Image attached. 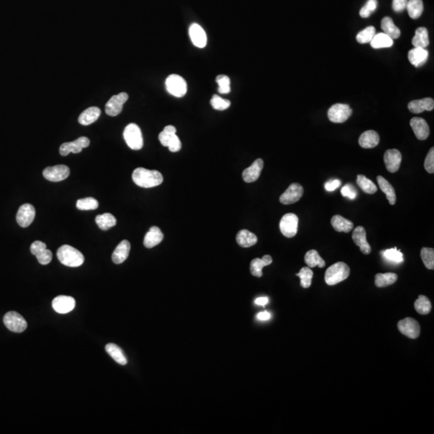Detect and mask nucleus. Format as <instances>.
Masks as SVG:
<instances>
[{
    "label": "nucleus",
    "instance_id": "nucleus-1",
    "mask_svg": "<svg viewBox=\"0 0 434 434\" xmlns=\"http://www.w3.org/2000/svg\"><path fill=\"white\" fill-rule=\"evenodd\" d=\"M132 179L136 185L144 188L159 186L163 182V177L159 171L143 167L135 169L132 174Z\"/></svg>",
    "mask_w": 434,
    "mask_h": 434
},
{
    "label": "nucleus",
    "instance_id": "nucleus-2",
    "mask_svg": "<svg viewBox=\"0 0 434 434\" xmlns=\"http://www.w3.org/2000/svg\"><path fill=\"white\" fill-rule=\"evenodd\" d=\"M57 255L61 264L69 267H79L84 263V257L82 253L70 245H65L60 247Z\"/></svg>",
    "mask_w": 434,
    "mask_h": 434
},
{
    "label": "nucleus",
    "instance_id": "nucleus-3",
    "mask_svg": "<svg viewBox=\"0 0 434 434\" xmlns=\"http://www.w3.org/2000/svg\"><path fill=\"white\" fill-rule=\"evenodd\" d=\"M349 274V266L344 262H337L327 269L325 274V281L328 286H334L346 280Z\"/></svg>",
    "mask_w": 434,
    "mask_h": 434
},
{
    "label": "nucleus",
    "instance_id": "nucleus-4",
    "mask_svg": "<svg viewBox=\"0 0 434 434\" xmlns=\"http://www.w3.org/2000/svg\"><path fill=\"white\" fill-rule=\"evenodd\" d=\"M123 136L129 148L135 151H139L143 148V135L139 125L135 123L129 124L124 129Z\"/></svg>",
    "mask_w": 434,
    "mask_h": 434
},
{
    "label": "nucleus",
    "instance_id": "nucleus-5",
    "mask_svg": "<svg viewBox=\"0 0 434 434\" xmlns=\"http://www.w3.org/2000/svg\"><path fill=\"white\" fill-rule=\"evenodd\" d=\"M166 89L169 94L176 98H182L188 90L186 80L182 76L177 74H171L166 78Z\"/></svg>",
    "mask_w": 434,
    "mask_h": 434
},
{
    "label": "nucleus",
    "instance_id": "nucleus-6",
    "mask_svg": "<svg viewBox=\"0 0 434 434\" xmlns=\"http://www.w3.org/2000/svg\"><path fill=\"white\" fill-rule=\"evenodd\" d=\"M352 114V108L346 104H334L327 112L329 120L334 123H343Z\"/></svg>",
    "mask_w": 434,
    "mask_h": 434
},
{
    "label": "nucleus",
    "instance_id": "nucleus-7",
    "mask_svg": "<svg viewBox=\"0 0 434 434\" xmlns=\"http://www.w3.org/2000/svg\"><path fill=\"white\" fill-rule=\"evenodd\" d=\"M4 323L7 328L12 332H23L28 327L25 319L16 311H10L4 315Z\"/></svg>",
    "mask_w": 434,
    "mask_h": 434
},
{
    "label": "nucleus",
    "instance_id": "nucleus-8",
    "mask_svg": "<svg viewBox=\"0 0 434 434\" xmlns=\"http://www.w3.org/2000/svg\"><path fill=\"white\" fill-rule=\"evenodd\" d=\"M297 226H298V217L293 213H287L282 216L280 221V230L281 233L288 238L296 236L297 233Z\"/></svg>",
    "mask_w": 434,
    "mask_h": 434
},
{
    "label": "nucleus",
    "instance_id": "nucleus-9",
    "mask_svg": "<svg viewBox=\"0 0 434 434\" xmlns=\"http://www.w3.org/2000/svg\"><path fill=\"white\" fill-rule=\"evenodd\" d=\"M398 330L405 336L409 338H417L420 335V327L418 322L413 318H405L398 322L397 324Z\"/></svg>",
    "mask_w": 434,
    "mask_h": 434
},
{
    "label": "nucleus",
    "instance_id": "nucleus-10",
    "mask_svg": "<svg viewBox=\"0 0 434 434\" xmlns=\"http://www.w3.org/2000/svg\"><path fill=\"white\" fill-rule=\"evenodd\" d=\"M70 170L65 165H56L49 166L44 170L43 176L46 180L52 182H60L68 178Z\"/></svg>",
    "mask_w": 434,
    "mask_h": 434
},
{
    "label": "nucleus",
    "instance_id": "nucleus-11",
    "mask_svg": "<svg viewBox=\"0 0 434 434\" xmlns=\"http://www.w3.org/2000/svg\"><path fill=\"white\" fill-rule=\"evenodd\" d=\"M128 98L129 96L126 93H121L112 97L106 105V114L111 117L118 115L122 111L123 105L127 102Z\"/></svg>",
    "mask_w": 434,
    "mask_h": 434
},
{
    "label": "nucleus",
    "instance_id": "nucleus-12",
    "mask_svg": "<svg viewBox=\"0 0 434 434\" xmlns=\"http://www.w3.org/2000/svg\"><path fill=\"white\" fill-rule=\"evenodd\" d=\"M303 192L304 189L301 184L297 183L290 184L286 192L280 196V202L285 205L293 204L301 199V196H303Z\"/></svg>",
    "mask_w": 434,
    "mask_h": 434
},
{
    "label": "nucleus",
    "instance_id": "nucleus-13",
    "mask_svg": "<svg viewBox=\"0 0 434 434\" xmlns=\"http://www.w3.org/2000/svg\"><path fill=\"white\" fill-rule=\"evenodd\" d=\"M90 144V141L88 138L80 137L75 141L63 143L60 147V154L62 156H67L70 153L78 154L82 151L83 149L88 147Z\"/></svg>",
    "mask_w": 434,
    "mask_h": 434
},
{
    "label": "nucleus",
    "instance_id": "nucleus-14",
    "mask_svg": "<svg viewBox=\"0 0 434 434\" xmlns=\"http://www.w3.org/2000/svg\"><path fill=\"white\" fill-rule=\"evenodd\" d=\"M35 216V209L30 203H24L20 206L16 215V221L20 227L27 228L33 222Z\"/></svg>",
    "mask_w": 434,
    "mask_h": 434
},
{
    "label": "nucleus",
    "instance_id": "nucleus-15",
    "mask_svg": "<svg viewBox=\"0 0 434 434\" xmlns=\"http://www.w3.org/2000/svg\"><path fill=\"white\" fill-rule=\"evenodd\" d=\"M31 252L35 255L39 264L48 265L53 259V253L51 251L47 249V246L42 241H35L31 244Z\"/></svg>",
    "mask_w": 434,
    "mask_h": 434
},
{
    "label": "nucleus",
    "instance_id": "nucleus-16",
    "mask_svg": "<svg viewBox=\"0 0 434 434\" xmlns=\"http://www.w3.org/2000/svg\"><path fill=\"white\" fill-rule=\"evenodd\" d=\"M76 301L70 296L60 295L53 301V308L56 312L61 315L68 314L74 309Z\"/></svg>",
    "mask_w": 434,
    "mask_h": 434
},
{
    "label": "nucleus",
    "instance_id": "nucleus-17",
    "mask_svg": "<svg viewBox=\"0 0 434 434\" xmlns=\"http://www.w3.org/2000/svg\"><path fill=\"white\" fill-rule=\"evenodd\" d=\"M402 155L397 149H390L384 153L383 161L385 163L386 168L391 173L397 172L401 166Z\"/></svg>",
    "mask_w": 434,
    "mask_h": 434
},
{
    "label": "nucleus",
    "instance_id": "nucleus-18",
    "mask_svg": "<svg viewBox=\"0 0 434 434\" xmlns=\"http://www.w3.org/2000/svg\"><path fill=\"white\" fill-rule=\"evenodd\" d=\"M352 240L354 241L355 244L360 247V251L364 254L368 255L372 252V247L368 244L367 241V234L366 230L363 226H358L354 229L352 234Z\"/></svg>",
    "mask_w": 434,
    "mask_h": 434
},
{
    "label": "nucleus",
    "instance_id": "nucleus-19",
    "mask_svg": "<svg viewBox=\"0 0 434 434\" xmlns=\"http://www.w3.org/2000/svg\"><path fill=\"white\" fill-rule=\"evenodd\" d=\"M264 166V162L262 159H257L252 162L250 166L245 169L242 173L244 181L246 183L255 182L258 180Z\"/></svg>",
    "mask_w": 434,
    "mask_h": 434
},
{
    "label": "nucleus",
    "instance_id": "nucleus-20",
    "mask_svg": "<svg viewBox=\"0 0 434 434\" xmlns=\"http://www.w3.org/2000/svg\"><path fill=\"white\" fill-rule=\"evenodd\" d=\"M410 125L419 140H425L428 137L430 131L425 120L421 117H413L410 120Z\"/></svg>",
    "mask_w": 434,
    "mask_h": 434
},
{
    "label": "nucleus",
    "instance_id": "nucleus-21",
    "mask_svg": "<svg viewBox=\"0 0 434 434\" xmlns=\"http://www.w3.org/2000/svg\"><path fill=\"white\" fill-rule=\"evenodd\" d=\"M190 38L196 47L203 49L207 45V35L201 26L193 24L189 28Z\"/></svg>",
    "mask_w": 434,
    "mask_h": 434
},
{
    "label": "nucleus",
    "instance_id": "nucleus-22",
    "mask_svg": "<svg viewBox=\"0 0 434 434\" xmlns=\"http://www.w3.org/2000/svg\"><path fill=\"white\" fill-rule=\"evenodd\" d=\"M409 111L413 114H420L422 112L431 111L433 110L434 101L432 98H425L420 100H414L408 105Z\"/></svg>",
    "mask_w": 434,
    "mask_h": 434
},
{
    "label": "nucleus",
    "instance_id": "nucleus-23",
    "mask_svg": "<svg viewBox=\"0 0 434 434\" xmlns=\"http://www.w3.org/2000/svg\"><path fill=\"white\" fill-rule=\"evenodd\" d=\"M129 251H131V243L126 240H124L116 247L115 250L112 254V261L117 265L123 263L127 259Z\"/></svg>",
    "mask_w": 434,
    "mask_h": 434
},
{
    "label": "nucleus",
    "instance_id": "nucleus-24",
    "mask_svg": "<svg viewBox=\"0 0 434 434\" xmlns=\"http://www.w3.org/2000/svg\"><path fill=\"white\" fill-rule=\"evenodd\" d=\"M163 237L164 236L161 232L160 229L156 226H153L145 236L143 244L146 248H151L160 244L163 240Z\"/></svg>",
    "mask_w": 434,
    "mask_h": 434
},
{
    "label": "nucleus",
    "instance_id": "nucleus-25",
    "mask_svg": "<svg viewBox=\"0 0 434 434\" xmlns=\"http://www.w3.org/2000/svg\"><path fill=\"white\" fill-rule=\"evenodd\" d=\"M379 143V135L375 131H367L360 135L359 144L364 149H371L377 147Z\"/></svg>",
    "mask_w": 434,
    "mask_h": 434
},
{
    "label": "nucleus",
    "instance_id": "nucleus-26",
    "mask_svg": "<svg viewBox=\"0 0 434 434\" xmlns=\"http://www.w3.org/2000/svg\"><path fill=\"white\" fill-rule=\"evenodd\" d=\"M409 62L413 66H422L424 63L426 62L428 57V52L426 49H420V48H414L409 52L408 54Z\"/></svg>",
    "mask_w": 434,
    "mask_h": 434
},
{
    "label": "nucleus",
    "instance_id": "nucleus-27",
    "mask_svg": "<svg viewBox=\"0 0 434 434\" xmlns=\"http://www.w3.org/2000/svg\"><path fill=\"white\" fill-rule=\"evenodd\" d=\"M273 262L272 257L270 255H265L262 258H255L251 262L250 272L252 276L261 278L263 275L262 269L265 266H270Z\"/></svg>",
    "mask_w": 434,
    "mask_h": 434
},
{
    "label": "nucleus",
    "instance_id": "nucleus-28",
    "mask_svg": "<svg viewBox=\"0 0 434 434\" xmlns=\"http://www.w3.org/2000/svg\"><path fill=\"white\" fill-rule=\"evenodd\" d=\"M100 115L101 110L99 108L95 107V106L88 108L79 116V123L83 125H90V124L95 122L98 119V117H100Z\"/></svg>",
    "mask_w": 434,
    "mask_h": 434
},
{
    "label": "nucleus",
    "instance_id": "nucleus-29",
    "mask_svg": "<svg viewBox=\"0 0 434 434\" xmlns=\"http://www.w3.org/2000/svg\"><path fill=\"white\" fill-rule=\"evenodd\" d=\"M237 242L240 246L243 248H248L253 246L257 243V237L254 233H251L247 229H242L237 233L236 237Z\"/></svg>",
    "mask_w": 434,
    "mask_h": 434
},
{
    "label": "nucleus",
    "instance_id": "nucleus-30",
    "mask_svg": "<svg viewBox=\"0 0 434 434\" xmlns=\"http://www.w3.org/2000/svg\"><path fill=\"white\" fill-rule=\"evenodd\" d=\"M376 179H377L379 188L383 193L385 194L386 198L389 201L390 204L394 205L397 202V195H396L395 189L393 188V185L386 179L383 178V176H377Z\"/></svg>",
    "mask_w": 434,
    "mask_h": 434
},
{
    "label": "nucleus",
    "instance_id": "nucleus-31",
    "mask_svg": "<svg viewBox=\"0 0 434 434\" xmlns=\"http://www.w3.org/2000/svg\"><path fill=\"white\" fill-rule=\"evenodd\" d=\"M331 223L334 230L339 233H350L354 227V224L352 221L339 215H334L331 218Z\"/></svg>",
    "mask_w": 434,
    "mask_h": 434
},
{
    "label": "nucleus",
    "instance_id": "nucleus-32",
    "mask_svg": "<svg viewBox=\"0 0 434 434\" xmlns=\"http://www.w3.org/2000/svg\"><path fill=\"white\" fill-rule=\"evenodd\" d=\"M412 44L414 48L425 49L428 47V45H429V39H428V31L427 28H417L412 39Z\"/></svg>",
    "mask_w": 434,
    "mask_h": 434
},
{
    "label": "nucleus",
    "instance_id": "nucleus-33",
    "mask_svg": "<svg viewBox=\"0 0 434 434\" xmlns=\"http://www.w3.org/2000/svg\"><path fill=\"white\" fill-rule=\"evenodd\" d=\"M381 28L383 33L388 35L393 39H398L401 35L399 28L394 24V22L390 17H384L381 21Z\"/></svg>",
    "mask_w": 434,
    "mask_h": 434
},
{
    "label": "nucleus",
    "instance_id": "nucleus-34",
    "mask_svg": "<svg viewBox=\"0 0 434 434\" xmlns=\"http://www.w3.org/2000/svg\"><path fill=\"white\" fill-rule=\"evenodd\" d=\"M106 351L108 354L117 362V364L121 365H125L127 364V359L124 355L123 351L121 350L117 345L114 343H109L106 346Z\"/></svg>",
    "mask_w": 434,
    "mask_h": 434
},
{
    "label": "nucleus",
    "instance_id": "nucleus-35",
    "mask_svg": "<svg viewBox=\"0 0 434 434\" xmlns=\"http://www.w3.org/2000/svg\"><path fill=\"white\" fill-rule=\"evenodd\" d=\"M304 260H305L306 264L310 268H314L316 266H319V268H323L326 266V262L321 257L318 251L315 250V249H311V250L308 251L306 253Z\"/></svg>",
    "mask_w": 434,
    "mask_h": 434
},
{
    "label": "nucleus",
    "instance_id": "nucleus-36",
    "mask_svg": "<svg viewBox=\"0 0 434 434\" xmlns=\"http://www.w3.org/2000/svg\"><path fill=\"white\" fill-rule=\"evenodd\" d=\"M370 44L373 49H384V48H390L393 46V39L385 33L380 32L374 35L373 39Z\"/></svg>",
    "mask_w": 434,
    "mask_h": 434
},
{
    "label": "nucleus",
    "instance_id": "nucleus-37",
    "mask_svg": "<svg viewBox=\"0 0 434 434\" xmlns=\"http://www.w3.org/2000/svg\"><path fill=\"white\" fill-rule=\"evenodd\" d=\"M95 221L98 227L104 231L109 230L110 228L114 227L117 224L115 217L110 213H104L102 215H97Z\"/></svg>",
    "mask_w": 434,
    "mask_h": 434
},
{
    "label": "nucleus",
    "instance_id": "nucleus-38",
    "mask_svg": "<svg viewBox=\"0 0 434 434\" xmlns=\"http://www.w3.org/2000/svg\"><path fill=\"white\" fill-rule=\"evenodd\" d=\"M398 277L394 273L377 274L375 277V285L379 288L386 287L395 283Z\"/></svg>",
    "mask_w": 434,
    "mask_h": 434
},
{
    "label": "nucleus",
    "instance_id": "nucleus-39",
    "mask_svg": "<svg viewBox=\"0 0 434 434\" xmlns=\"http://www.w3.org/2000/svg\"><path fill=\"white\" fill-rule=\"evenodd\" d=\"M406 9L410 18L413 20L418 19L424 11L422 0H408Z\"/></svg>",
    "mask_w": 434,
    "mask_h": 434
},
{
    "label": "nucleus",
    "instance_id": "nucleus-40",
    "mask_svg": "<svg viewBox=\"0 0 434 434\" xmlns=\"http://www.w3.org/2000/svg\"><path fill=\"white\" fill-rule=\"evenodd\" d=\"M356 183L358 184L360 189L367 194H375L377 192V187L375 185L372 180L367 178L364 175H358Z\"/></svg>",
    "mask_w": 434,
    "mask_h": 434
},
{
    "label": "nucleus",
    "instance_id": "nucleus-41",
    "mask_svg": "<svg viewBox=\"0 0 434 434\" xmlns=\"http://www.w3.org/2000/svg\"><path fill=\"white\" fill-rule=\"evenodd\" d=\"M416 311L420 315H428L432 309L430 301L426 296L420 295L414 302Z\"/></svg>",
    "mask_w": 434,
    "mask_h": 434
},
{
    "label": "nucleus",
    "instance_id": "nucleus-42",
    "mask_svg": "<svg viewBox=\"0 0 434 434\" xmlns=\"http://www.w3.org/2000/svg\"><path fill=\"white\" fill-rule=\"evenodd\" d=\"M296 276L301 279L300 285H301V287L304 288V289H307V288H309L311 286L314 273L310 269V267H303V268H301L300 270V272L296 274Z\"/></svg>",
    "mask_w": 434,
    "mask_h": 434
},
{
    "label": "nucleus",
    "instance_id": "nucleus-43",
    "mask_svg": "<svg viewBox=\"0 0 434 434\" xmlns=\"http://www.w3.org/2000/svg\"><path fill=\"white\" fill-rule=\"evenodd\" d=\"M420 257L428 270L434 269V249L432 248H422L420 251Z\"/></svg>",
    "mask_w": 434,
    "mask_h": 434
},
{
    "label": "nucleus",
    "instance_id": "nucleus-44",
    "mask_svg": "<svg viewBox=\"0 0 434 434\" xmlns=\"http://www.w3.org/2000/svg\"><path fill=\"white\" fill-rule=\"evenodd\" d=\"M375 35H376V28H374L373 26H369L357 34L356 40L360 44L370 43Z\"/></svg>",
    "mask_w": 434,
    "mask_h": 434
},
{
    "label": "nucleus",
    "instance_id": "nucleus-45",
    "mask_svg": "<svg viewBox=\"0 0 434 434\" xmlns=\"http://www.w3.org/2000/svg\"><path fill=\"white\" fill-rule=\"evenodd\" d=\"M99 205L98 201L95 200L94 198L88 197L84 199H80V200L76 201V207L77 209L81 210V211H87V210H95L97 209Z\"/></svg>",
    "mask_w": 434,
    "mask_h": 434
},
{
    "label": "nucleus",
    "instance_id": "nucleus-46",
    "mask_svg": "<svg viewBox=\"0 0 434 434\" xmlns=\"http://www.w3.org/2000/svg\"><path fill=\"white\" fill-rule=\"evenodd\" d=\"M382 254L384 258L389 262H395V263H401L404 262V256L402 252L398 250L397 248H389L387 250L383 251Z\"/></svg>",
    "mask_w": 434,
    "mask_h": 434
},
{
    "label": "nucleus",
    "instance_id": "nucleus-47",
    "mask_svg": "<svg viewBox=\"0 0 434 434\" xmlns=\"http://www.w3.org/2000/svg\"><path fill=\"white\" fill-rule=\"evenodd\" d=\"M176 129L173 125H166V127L163 129V131L159 134V139L161 144L163 147H166L167 143L170 138L172 137L173 135H176Z\"/></svg>",
    "mask_w": 434,
    "mask_h": 434
},
{
    "label": "nucleus",
    "instance_id": "nucleus-48",
    "mask_svg": "<svg viewBox=\"0 0 434 434\" xmlns=\"http://www.w3.org/2000/svg\"><path fill=\"white\" fill-rule=\"evenodd\" d=\"M217 84H219V93L223 94H229L231 91L230 88V79L226 75H219L216 77Z\"/></svg>",
    "mask_w": 434,
    "mask_h": 434
},
{
    "label": "nucleus",
    "instance_id": "nucleus-49",
    "mask_svg": "<svg viewBox=\"0 0 434 434\" xmlns=\"http://www.w3.org/2000/svg\"><path fill=\"white\" fill-rule=\"evenodd\" d=\"M211 105L214 110H227L228 108L231 106V102L226 99H223L220 96L214 95L211 99Z\"/></svg>",
    "mask_w": 434,
    "mask_h": 434
},
{
    "label": "nucleus",
    "instance_id": "nucleus-50",
    "mask_svg": "<svg viewBox=\"0 0 434 434\" xmlns=\"http://www.w3.org/2000/svg\"><path fill=\"white\" fill-rule=\"evenodd\" d=\"M377 0H368L363 8L360 9V15L362 18H368L377 8Z\"/></svg>",
    "mask_w": 434,
    "mask_h": 434
},
{
    "label": "nucleus",
    "instance_id": "nucleus-51",
    "mask_svg": "<svg viewBox=\"0 0 434 434\" xmlns=\"http://www.w3.org/2000/svg\"><path fill=\"white\" fill-rule=\"evenodd\" d=\"M424 169L427 170V172L429 174H433L434 173V148H432L428 151V155H426L425 160L424 163Z\"/></svg>",
    "mask_w": 434,
    "mask_h": 434
},
{
    "label": "nucleus",
    "instance_id": "nucleus-52",
    "mask_svg": "<svg viewBox=\"0 0 434 434\" xmlns=\"http://www.w3.org/2000/svg\"><path fill=\"white\" fill-rule=\"evenodd\" d=\"M166 147H168L169 151H171V152H178L181 150L182 144H181V142H180V139L176 135V134L170 138Z\"/></svg>",
    "mask_w": 434,
    "mask_h": 434
},
{
    "label": "nucleus",
    "instance_id": "nucleus-53",
    "mask_svg": "<svg viewBox=\"0 0 434 434\" xmlns=\"http://www.w3.org/2000/svg\"><path fill=\"white\" fill-rule=\"evenodd\" d=\"M341 194L344 197L349 198L351 200H354L357 196V190L352 184H346L341 189Z\"/></svg>",
    "mask_w": 434,
    "mask_h": 434
},
{
    "label": "nucleus",
    "instance_id": "nucleus-54",
    "mask_svg": "<svg viewBox=\"0 0 434 434\" xmlns=\"http://www.w3.org/2000/svg\"><path fill=\"white\" fill-rule=\"evenodd\" d=\"M408 0H393V8L396 12H403L406 9Z\"/></svg>",
    "mask_w": 434,
    "mask_h": 434
},
{
    "label": "nucleus",
    "instance_id": "nucleus-55",
    "mask_svg": "<svg viewBox=\"0 0 434 434\" xmlns=\"http://www.w3.org/2000/svg\"><path fill=\"white\" fill-rule=\"evenodd\" d=\"M340 180H333L326 183V184H325V188H326V190L328 191V192H332V191H334V190L337 189V188L340 186Z\"/></svg>",
    "mask_w": 434,
    "mask_h": 434
},
{
    "label": "nucleus",
    "instance_id": "nucleus-56",
    "mask_svg": "<svg viewBox=\"0 0 434 434\" xmlns=\"http://www.w3.org/2000/svg\"><path fill=\"white\" fill-rule=\"evenodd\" d=\"M270 317H271V315H270V314L269 313V312H267V311L261 312V313H259L258 315H257V316H256L257 319L260 321L269 320V319H270Z\"/></svg>",
    "mask_w": 434,
    "mask_h": 434
},
{
    "label": "nucleus",
    "instance_id": "nucleus-57",
    "mask_svg": "<svg viewBox=\"0 0 434 434\" xmlns=\"http://www.w3.org/2000/svg\"><path fill=\"white\" fill-rule=\"evenodd\" d=\"M269 302V298L267 297H261L255 300V303L258 306H266Z\"/></svg>",
    "mask_w": 434,
    "mask_h": 434
}]
</instances>
